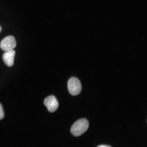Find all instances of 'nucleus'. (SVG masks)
I'll use <instances>...</instances> for the list:
<instances>
[{
    "label": "nucleus",
    "instance_id": "obj_6",
    "mask_svg": "<svg viewBox=\"0 0 147 147\" xmlns=\"http://www.w3.org/2000/svg\"><path fill=\"white\" fill-rule=\"evenodd\" d=\"M5 114L3 111L2 106L0 103V120L4 118Z\"/></svg>",
    "mask_w": 147,
    "mask_h": 147
},
{
    "label": "nucleus",
    "instance_id": "obj_4",
    "mask_svg": "<svg viewBox=\"0 0 147 147\" xmlns=\"http://www.w3.org/2000/svg\"><path fill=\"white\" fill-rule=\"evenodd\" d=\"M44 104L47 107L48 110L51 113H53L57 109L59 104L56 97L53 95L49 96L44 101Z\"/></svg>",
    "mask_w": 147,
    "mask_h": 147
},
{
    "label": "nucleus",
    "instance_id": "obj_5",
    "mask_svg": "<svg viewBox=\"0 0 147 147\" xmlns=\"http://www.w3.org/2000/svg\"><path fill=\"white\" fill-rule=\"evenodd\" d=\"M15 54V51L14 50L5 51L3 54V61L7 67H11L13 65Z\"/></svg>",
    "mask_w": 147,
    "mask_h": 147
},
{
    "label": "nucleus",
    "instance_id": "obj_7",
    "mask_svg": "<svg viewBox=\"0 0 147 147\" xmlns=\"http://www.w3.org/2000/svg\"><path fill=\"white\" fill-rule=\"evenodd\" d=\"M97 147H111L109 146H106V145H100V146H97Z\"/></svg>",
    "mask_w": 147,
    "mask_h": 147
},
{
    "label": "nucleus",
    "instance_id": "obj_1",
    "mask_svg": "<svg viewBox=\"0 0 147 147\" xmlns=\"http://www.w3.org/2000/svg\"><path fill=\"white\" fill-rule=\"evenodd\" d=\"M89 127V123L87 119H81L73 124L71 132L75 136H80L87 131Z\"/></svg>",
    "mask_w": 147,
    "mask_h": 147
},
{
    "label": "nucleus",
    "instance_id": "obj_3",
    "mask_svg": "<svg viewBox=\"0 0 147 147\" xmlns=\"http://www.w3.org/2000/svg\"><path fill=\"white\" fill-rule=\"evenodd\" d=\"M16 46L15 38L11 36L5 37L0 43V48L5 51L13 50Z\"/></svg>",
    "mask_w": 147,
    "mask_h": 147
},
{
    "label": "nucleus",
    "instance_id": "obj_2",
    "mask_svg": "<svg viewBox=\"0 0 147 147\" xmlns=\"http://www.w3.org/2000/svg\"><path fill=\"white\" fill-rule=\"evenodd\" d=\"M67 87L70 94L72 95H78L82 90L81 84L78 78L72 77L68 82Z\"/></svg>",
    "mask_w": 147,
    "mask_h": 147
},
{
    "label": "nucleus",
    "instance_id": "obj_8",
    "mask_svg": "<svg viewBox=\"0 0 147 147\" xmlns=\"http://www.w3.org/2000/svg\"><path fill=\"white\" fill-rule=\"evenodd\" d=\"M1 26H0V32H1Z\"/></svg>",
    "mask_w": 147,
    "mask_h": 147
}]
</instances>
